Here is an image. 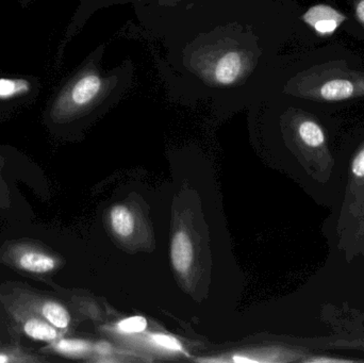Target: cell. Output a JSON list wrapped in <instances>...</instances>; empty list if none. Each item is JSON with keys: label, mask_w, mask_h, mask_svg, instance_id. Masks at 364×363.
Here are the masks:
<instances>
[{"label": "cell", "mask_w": 364, "mask_h": 363, "mask_svg": "<svg viewBox=\"0 0 364 363\" xmlns=\"http://www.w3.org/2000/svg\"><path fill=\"white\" fill-rule=\"evenodd\" d=\"M149 342L156 349L161 350V351L168 352V353H183V347L175 337L168 336L164 334H151L147 336Z\"/></svg>", "instance_id": "5bb4252c"}, {"label": "cell", "mask_w": 364, "mask_h": 363, "mask_svg": "<svg viewBox=\"0 0 364 363\" xmlns=\"http://www.w3.org/2000/svg\"><path fill=\"white\" fill-rule=\"evenodd\" d=\"M363 249H364V243H363Z\"/></svg>", "instance_id": "603a6c76"}, {"label": "cell", "mask_w": 364, "mask_h": 363, "mask_svg": "<svg viewBox=\"0 0 364 363\" xmlns=\"http://www.w3.org/2000/svg\"><path fill=\"white\" fill-rule=\"evenodd\" d=\"M282 94L316 102H339L364 97V72L344 61L310 66L284 82Z\"/></svg>", "instance_id": "3957f363"}, {"label": "cell", "mask_w": 364, "mask_h": 363, "mask_svg": "<svg viewBox=\"0 0 364 363\" xmlns=\"http://www.w3.org/2000/svg\"><path fill=\"white\" fill-rule=\"evenodd\" d=\"M32 82L23 77H1L0 78V102H12L29 95Z\"/></svg>", "instance_id": "7c38bea8"}, {"label": "cell", "mask_w": 364, "mask_h": 363, "mask_svg": "<svg viewBox=\"0 0 364 363\" xmlns=\"http://www.w3.org/2000/svg\"><path fill=\"white\" fill-rule=\"evenodd\" d=\"M193 244L186 232H178L175 234L171 246L173 266L181 274H186L193 262Z\"/></svg>", "instance_id": "8fae6325"}, {"label": "cell", "mask_w": 364, "mask_h": 363, "mask_svg": "<svg viewBox=\"0 0 364 363\" xmlns=\"http://www.w3.org/2000/svg\"><path fill=\"white\" fill-rule=\"evenodd\" d=\"M111 225L113 232L122 238H128L134 234V219L127 207L117 205L113 207L110 213Z\"/></svg>", "instance_id": "4fadbf2b"}, {"label": "cell", "mask_w": 364, "mask_h": 363, "mask_svg": "<svg viewBox=\"0 0 364 363\" xmlns=\"http://www.w3.org/2000/svg\"><path fill=\"white\" fill-rule=\"evenodd\" d=\"M19 1H21V4H23V6H26V4H28V2H29V1H30V0H19Z\"/></svg>", "instance_id": "44dd1931"}, {"label": "cell", "mask_w": 364, "mask_h": 363, "mask_svg": "<svg viewBox=\"0 0 364 363\" xmlns=\"http://www.w3.org/2000/svg\"><path fill=\"white\" fill-rule=\"evenodd\" d=\"M301 19L316 36H331L348 21V16L333 6L320 4L308 9Z\"/></svg>", "instance_id": "ba28073f"}, {"label": "cell", "mask_w": 364, "mask_h": 363, "mask_svg": "<svg viewBox=\"0 0 364 363\" xmlns=\"http://www.w3.org/2000/svg\"><path fill=\"white\" fill-rule=\"evenodd\" d=\"M134 1H136V4H139V2L145 1L166 2L171 1V0H83V6L80 8L81 12H79L80 13V18L79 19H85L92 12L98 10V9L104 8V6Z\"/></svg>", "instance_id": "9a60e30c"}, {"label": "cell", "mask_w": 364, "mask_h": 363, "mask_svg": "<svg viewBox=\"0 0 364 363\" xmlns=\"http://www.w3.org/2000/svg\"><path fill=\"white\" fill-rule=\"evenodd\" d=\"M0 288L13 300L27 307L64 334H68L72 327V313L68 307L46 292L21 283H6L0 285Z\"/></svg>", "instance_id": "8992f818"}, {"label": "cell", "mask_w": 364, "mask_h": 363, "mask_svg": "<svg viewBox=\"0 0 364 363\" xmlns=\"http://www.w3.org/2000/svg\"><path fill=\"white\" fill-rule=\"evenodd\" d=\"M4 341H2L1 337H0V345H4Z\"/></svg>", "instance_id": "7402d4cb"}, {"label": "cell", "mask_w": 364, "mask_h": 363, "mask_svg": "<svg viewBox=\"0 0 364 363\" xmlns=\"http://www.w3.org/2000/svg\"><path fill=\"white\" fill-rule=\"evenodd\" d=\"M48 357L40 352L23 347L18 337H12L10 343L0 345V363H46Z\"/></svg>", "instance_id": "30bf717a"}, {"label": "cell", "mask_w": 364, "mask_h": 363, "mask_svg": "<svg viewBox=\"0 0 364 363\" xmlns=\"http://www.w3.org/2000/svg\"><path fill=\"white\" fill-rule=\"evenodd\" d=\"M350 1L354 10L355 18L364 32V0H350Z\"/></svg>", "instance_id": "d6986e66"}, {"label": "cell", "mask_w": 364, "mask_h": 363, "mask_svg": "<svg viewBox=\"0 0 364 363\" xmlns=\"http://www.w3.org/2000/svg\"><path fill=\"white\" fill-rule=\"evenodd\" d=\"M112 352V347L108 342H100L97 345H93V353H96L98 356H102V357L110 356Z\"/></svg>", "instance_id": "ffe728a7"}, {"label": "cell", "mask_w": 364, "mask_h": 363, "mask_svg": "<svg viewBox=\"0 0 364 363\" xmlns=\"http://www.w3.org/2000/svg\"><path fill=\"white\" fill-rule=\"evenodd\" d=\"M0 305L8 318L11 337H23L46 345L66 335L27 307L13 300L2 289L0 291Z\"/></svg>", "instance_id": "52a82bcc"}, {"label": "cell", "mask_w": 364, "mask_h": 363, "mask_svg": "<svg viewBox=\"0 0 364 363\" xmlns=\"http://www.w3.org/2000/svg\"><path fill=\"white\" fill-rule=\"evenodd\" d=\"M284 117L295 142L308 159L318 163L321 172L324 166L331 168L333 157L328 149L324 128L318 119L296 108L289 109Z\"/></svg>", "instance_id": "5b68a950"}, {"label": "cell", "mask_w": 364, "mask_h": 363, "mask_svg": "<svg viewBox=\"0 0 364 363\" xmlns=\"http://www.w3.org/2000/svg\"><path fill=\"white\" fill-rule=\"evenodd\" d=\"M63 260L45 243L33 239H17L0 246V266L44 283L60 270Z\"/></svg>", "instance_id": "277c9868"}, {"label": "cell", "mask_w": 364, "mask_h": 363, "mask_svg": "<svg viewBox=\"0 0 364 363\" xmlns=\"http://www.w3.org/2000/svg\"><path fill=\"white\" fill-rule=\"evenodd\" d=\"M2 166H4V161L0 160V208L6 209L10 206V191H9L6 181L2 178Z\"/></svg>", "instance_id": "ac0fdd59"}, {"label": "cell", "mask_w": 364, "mask_h": 363, "mask_svg": "<svg viewBox=\"0 0 364 363\" xmlns=\"http://www.w3.org/2000/svg\"><path fill=\"white\" fill-rule=\"evenodd\" d=\"M147 327V321L143 317H132L117 323V330L121 334H141Z\"/></svg>", "instance_id": "2e32d148"}, {"label": "cell", "mask_w": 364, "mask_h": 363, "mask_svg": "<svg viewBox=\"0 0 364 363\" xmlns=\"http://www.w3.org/2000/svg\"><path fill=\"white\" fill-rule=\"evenodd\" d=\"M102 55V50L94 53L60 90L47 111L49 126L57 127L81 119L100 107L121 99L129 89L134 72L132 63L104 70Z\"/></svg>", "instance_id": "7a4b0ae2"}, {"label": "cell", "mask_w": 364, "mask_h": 363, "mask_svg": "<svg viewBox=\"0 0 364 363\" xmlns=\"http://www.w3.org/2000/svg\"><path fill=\"white\" fill-rule=\"evenodd\" d=\"M261 0H171L136 4L164 48L159 61L174 93L214 102L263 99L267 36Z\"/></svg>", "instance_id": "6da1fadb"}, {"label": "cell", "mask_w": 364, "mask_h": 363, "mask_svg": "<svg viewBox=\"0 0 364 363\" xmlns=\"http://www.w3.org/2000/svg\"><path fill=\"white\" fill-rule=\"evenodd\" d=\"M38 352L46 356L80 359L93 353V345L85 339L66 338V336H63L53 342L46 343Z\"/></svg>", "instance_id": "9c48e42d"}, {"label": "cell", "mask_w": 364, "mask_h": 363, "mask_svg": "<svg viewBox=\"0 0 364 363\" xmlns=\"http://www.w3.org/2000/svg\"><path fill=\"white\" fill-rule=\"evenodd\" d=\"M307 363H359L364 362V359H350V358L331 357V356H311L303 360Z\"/></svg>", "instance_id": "e0dca14e"}]
</instances>
